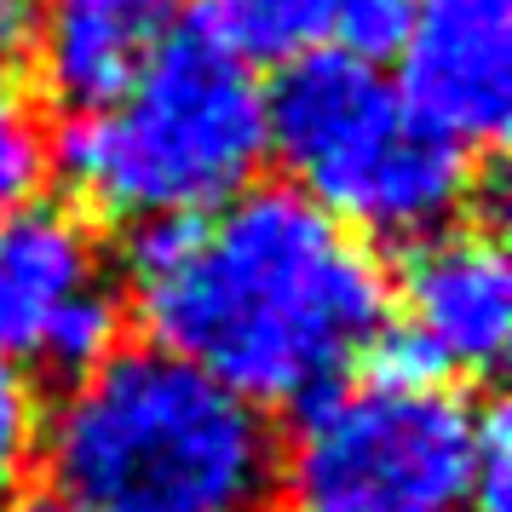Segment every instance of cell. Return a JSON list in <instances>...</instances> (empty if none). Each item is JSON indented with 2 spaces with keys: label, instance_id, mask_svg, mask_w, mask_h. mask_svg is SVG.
<instances>
[{
  "label": "cell",
  "instance_id": "30bf717a",
  "mask_svg": "<svg viewBox=\"0 0 512 512\" xmlns=\"http://www.w3.org/2000/svg\"><path fill=\"white\" fill-rule=\"evenodd\" d=\"M173 0H41L35 58L52 98L70 110H98L133 81L144 52L173 24Z\"/></svg>",
  "mask_w": 512,
  "mask_h": 512
},
{
  "label": "cell",
  "instance_id": "7a4b0ae2",
  "mask_svg": "<svg viewBox=\"0 0 512 512\" xmlns=\"http://www.w3.org/2000/svg\"><path fill=\"white\" fill-rule=\"evenodd\" d=\"M58 495L81 512H271L277 438L185 357L110 351L41 426Z\"/></svg>",
  "mask_w": 512,
  "mask_h": 512
},
{
  "label": "cell",
  "instance_id": "6da1fadb",
  "mask_svg": "<svg viewBox=\"0 0 512 512\" xmlns=\"http://www.w3.org/2000/svg\"><path fill=\"white\" fill-rule=\"evenodd\" d=\"M127 282L156 351L254 409H305L346 386L392 328L369 242L294 185H248L196 219L139 225Z\"/></svg>",
  "mask_w": 512,
  "mask_h": 512
},
{
  "label": "cell",
  "instance_id": "4fadbf2b",
  "mask_svg": "<svg viewBox=\"0 0 512 512\" xmlns=\"http://www.w3.org/2000/svg\"><path fill=\"white\" fill-rule=\"evenodd\" d=\"M512 438H507V415L484 409L478 415V443H472V484H466V512H507V489H512Z\"/></svg>",
  "mask_w": 512,
  "mask_h": 512
},
{
  "label": "cell",
  "instance_id": "ba28073f",
  "mask_svg": "<svg viewBox=\"0 0 512 512\" xmlns=\"http://www.w3.org/2000/svg\"><path fill=\"white\" fill-rule=\"evenodd\" d=\"M397 93L461 150L501 144L512 116V0H415Z\"/></svg>",
  "mask_w": 512,
  "mask_h": 512
},
{
  "label": "cell",
  "instance_id": "3957f363",
  "mask_svg": "<svg viewBox=\"0 0 512 512\" xmlns=\"http://www.w3.org/2000/svg\"><path fill=\"white\" fill-rule=\"evenodd\" d=\"M265 144V81L202 24L167 29L133 81L58 133V173L104 219L162 225L254 185Z\"/></svg>",
  "mask_w": 512,
  "mask_h": 512
},
{
  "label": "cell",
  "instance_id": "5b68a950",
  "mask_svg": "<svg viewBox=\"0 0 512 512\" xmlns=\"http://www.w3.org/2000/svg\"><path fill=\"white\" fill-rule=\"evenodd\" d=\"M478 409L443 380L369 369L305 403L277 455L282 512H466Z\"/></svg>",
  "mask_w": 512,
  "mask_h": 512
},
{
  "label": "cell",
  "instance_id": "9c48e42d",
  "mask_svg": "<svg viewBox=\"0 0 512 512\" xmlns=\"http://www.w3.org/2000/svg\"><path fill=\"white\" fill-rule=\"evenodd\" d=\"M415 0H208L202 29L219 35L242 64H300V58H380L403 41Z\"/></svg>",
  "mask_w": 512,
  "mask_h": 512
},
{
  "label": "cell",
  "instance_id": "5bb4252c",
  "mask_svg": "<svg viewBox=\"0 0 512 512\" xmlns=\"http://www.w3.org/2000/svg\"><path fill=\"white\" fill-rule=\"evenodd\" d=\"M41 41V0H0V75L18 70Z\"/></svg>",
  "mask_w": 512,
  "mask_h": 512
},
{
  "label": "cell",
  "instance_id": "9a60e30c",
  "mask_svg": "<svg viewBox=\"0 0 512 512\" xmlns=\"http://www.w3.org/2000/svg\"><path fill=\"white\" fill-rule=\"evenodd\" d=\"M18 512H81V507H70L64 495H35V501H24Z\"/></svg>",
  "mask_w": 512,
  "mask_h": 512
},
{
  "label": "cell",
  "instance_id": "277c9868",
  "mask_svg": "<svg viewBox=\"0 0 512 512\" xmlns=\"http://www.w3.org/2000/svg\"><path fill=\"white\" fill-rule=\"evenodd\" d=\"M265 144L351 236L420 242L455 225L478 185L472 150L415 116L369 58L340 52L300 58L265 87Z\"/></svg>",
  "mask_w": 512,
  "mask_h": 512
},
{
  "label": "cell",
  "instance_id": "8992f818",
  "mask_svg": "<svg viewBox=\"0 0 512 512\" xmlns=\"http://www.w3.org/2000/svg\"><path fill=\"white\" fill-rule=\"evenodd\" d=\"M121 346V300L104 248L64 202L0 219V363L81 380Z\"/></svg>",
  "mask_w": 512,
  "mask_h": 512
},
{
  "label": "cell",
  "instance_id": "8fae6325",
  "mask_svg": "<svg viewBox=\"0 0 512 512\" xmlns=\"http://www.w3.org/2000/svg\"><path fill=\"white\" fill-rule=\"evenodd\" d=\"M52 167V139L35 104H29L6 75H0V219L35 202V190Z\"/></svg>",
  "mask_w": 512,
  "mask_h": 512
},
{
  "label": "cell",
  "instance_id": "7c38bea8",
  "mask_svg": "<svg viewBox=\"0 0 512 512\" xmlns=\"http://www.w3.org/2000/svg\"><path fill=\"white\" fill-rule=\"evenodd\" d=\"M41 397L29 386L24 369L0 363V495H12V484L29 472L35 449H41Z\"/></svg>",
  "mask_w": 512,
  "mask_h": 512
},
{
  "label": "cell",
  "instance_id": "52a82bcc",
  "mask_svg": "<svg viewBox=\"0 0 512 512\" xmlns=\"http://www.w3.org/2000/svg\"><path fill=\"white\" fill-rule=\"evenodd\" d=\"M403 328H386L369 369L403 380L495 374L512 334V265L489 225H443L409 242L403 259Z\"/></svg>",
  "mask_w": 512,
  "mask_h": 512
}]
</instances>
